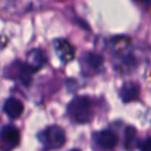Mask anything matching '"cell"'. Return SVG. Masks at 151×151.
<instances>
[{
	"instance_id": "obj_12",
	"label": "cell",
	"mask_w": 151,
	"mask_h": 151,
	"mask_svg": "<svg viewBox=\"0 0 151 151\" xmlns=\"http://www.w3.org/2000/svg\"><path fill=\"white\" fill-rule=\"evenodd\" d=\"M140 149L142 151H151V137L143 142V144L140 145Z\"/></svg>"
},
{
	"instance_id": "obj_4",
	"label": "cell",
	"mask_w": 151,
	"mask_h": 151,
	"mask_svg": "<svg viewBox=\"0 0 151 151\" xmlns=\"http://www.w3.org/2000/svg\"><path fill=\"white\" fill-rule=\"evenodd\" d=\"M53 47H54V51L58 58L63 63H68L74 58V47L68 40L63 39V38L55 39L53 41Z\"/></svg>"
},
{
	"instance_id": "obj_10",
	"label": "cell",
	"mask_w": 151,
	"mask_h": 151,
	"mask_svg": "<svg viewBox=\"0 0 151 151\" xmlns=\"http://www.w3.org/2000/svg\"><path fill=\"white\" fill-rule=\"evenodd\" d=\"M97 143L103 149H113L117 144V136L110 130H104L99 132Z\"/></svg>"
},
{
	"instance_id": "obj_9",
	"label": "cell",
	"mask_w": 151,
	"mask_h": 151,
	"mask_svg": "<svg viewBox=\"0 0 151 151\" xmlns=\"http://www.w3.org/2000/svg\"><path fill=\"white\" fill-rule=\"evenodd\" d=\"M4 110L6 112V114L12 118L15 119L18 117H20V114L24 111V105L20 100H18L17 98H8L5 104H4Z\"/></svg>"
},
{
	"instance_id": "obj_14",
	"label": "cell",
	"mask_w": 151,
	"mask_h": 151,
	"mask_svg": "<svg viewBox=\"0 0 151 151\" xmlns=\"http://www.w3.org/2000/svg\"><path fill=\"white\" fill-rule=\"evenodd\" d=\"M70 151H81V150H79V149H73V150H70Z\"/></svg>"
},
{
	"instance_id": "obj_6",
	"label": "cell",
	"mask_w": 151,
	"mask_h": 151,
	"mask_svg": "<svg viewBox=\"0 0 151 151\" xmlns=\"http://www.w3.org/2000/svg\"><path fill=\"white\" fill-rule=\"evenodd\" d=\"M103 64V57L93 53V52H86L83 54L81 57V65H83V70L84 72L86 70H88V72H94L97 71Z\"/></svg>"
},
{
	"instance_id": "obj_2",
	"label": "cell",
	"mask_w": 151,
	"mask_h": 151,
	"mask_svg": "<svg viewBox=\"0 0 151 151\" xmlns=\"http://www.w3.org/2000/svg\"><path fill=\"white\" fill-rule=\"evenodd\" d=\"M65 131L58 125L48 126L41 133V142L47 149H60L65 144Z\"/></svg>"
},
{
	"instance_id": "obj_8",
	"label": "cell",
	"mask_w": 151,
	"mask_h": 151,
	"mask_svg": "<svg viewBox=\"0 0 151 151\" xmlns=\"http://www.w3.org/2000/svg\"><path fill=\"white\" fill-rule=\"evenodd\" d=\"M45 63H46V54H45L44 51H41L39 48L31 50L26 55V64L33 71L39 70L40 67H42Z\"/></svg>"
},
{
	"instance_id": "obj_1",
	"label": "cell",
	"mask_w": 151,
	"mask_h": 151,
	"mask_svg": "<svg viewBox=\"0 0 151 151\" xmlns=\"http://www.w3.org/2000/svg\"><path fill=\"white\" fill-rule=\"evenodd\" d=\"M91 105V99L88 97H76L68 103L67 111L77 123L86 124L92 119Z\"/></svg>"
},
{
	"instance_id": "obj_7",
	"label": "cell",
	"mask_w": 151,
	"mask_h": 151,
	"mask_svg": "<svg viewBox=\"0 0 151 151\" xmlns=\"http://www.w3.org/2000/svg\"><path fill=\"white\" fill-rule=\"evenodd\" d=\"M139 92H140L139 85L137 83L129 81L122 86L119 91V96L124 103H130L139 98Z\"/></svg>"
},
{
	"instance_id": "obj_5",
	"label": "cell",
	"mask_w": 151,
	"mask_h": 151,
	"mask_svg": "<svg viewBox=\"0 0 151 151\" xmlns=\"http://www.w3.org/2000/svg\"><path fill=\"white\" fill-rule=\"evenodd\" d=\"M11 68L15 70V73L13 72V77L19 79L25 86H28L32 81V73L34 72L26 63H14L11 65Z\"/></svg>"
},
{
	"instance_id": "obj_11",
	"label": "cell",
	"mask_w": 151,
	"mask_h": 151,
	"mask_svg": "<svg viewBox=\"0 0 151 151\" xmlns=\"http://www.w3.org/2000/svg\"><path fill=\"white\" fill-rule=\"evenodd\" d=\"M136 129L133 126H127L126 130H125V143H124V146L127 151L132 150L133 147V143L136 140Z\"/></svg>"
},
{
	"instance_id": "obj_13",
	"label": "cell",
	"mask_w": 151,
	"mask_h": 151,
	"mask_svg": "<svg viewBox=\"0 0 151 151\" xmlns=\"http://www.w3.org/2000/svg\"><path fill=\"white\" fill-rule=\"evenodd\" d=\"M137 1H139V2H142V4H145V5L151 4V0H137Z\"/></svg>"
},
{
	"instance_id": "obj_3",
	"label": "cell",
	"mask_w": 151,
	"mask_h": 151,
	"mask_svg": "<svg viewBox=\"0 0 151 151\" xmlns=\"http://www.w3.org/2000/svg\"><path fill=\"white\" fill-rule=\"evenodd\" d=\"M20 142V133L15 126L7 125L0 133V149L2 151H12Z\"/></svg>"
}]
</instances>
